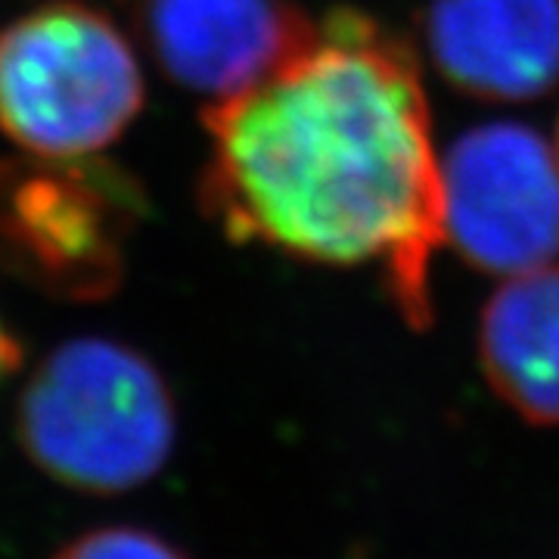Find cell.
<instances>
[{
    "instance_id": "6da1fadb",
    "label": "cell",
    "mask_w": 559,
    "mask_h": 559,
    "mask_svg": "<svg viewBox=\"0 0 559 559\" xmlns=\"http://www.w3.org/2000/svg\"><path fill=\"white\" fill-rule=\"evenodd\" d=\"M202 121V209L227 240L326 267L377 264L404 323H432L441 159L417 53L399 32L336 7Z\"/></svg>"
},
{
    "instance_id": "7a4b0ae2",
    "label": "cell",
    "mask_w": 559,
    "mask_h": 559,
    "mask_svg": "<svg viewBox=\"0 0 559 559\" xmlns=\"http://www.w3.org/2000/svg\"><path fill=\"white\" fill-rule=\"evenodd\" d=\"M16 432L53 481L81 495H124L171 460L178 407L159 367L138 348L81 336L32 370Z\"/></svg>"
},
{
    "instance_id": "3957f363",
    "label": "cell",
    "mask_w": 559,
    "mask_h": 559,
    "mask_svg": "<svg viewBox=\"0 0 559 559\" xmlns=\"http://www.w3.org/2000/svg\"><path fill=\"white\" fill-rule=\"evenodd\" d=\"M143 100L134 44L87 3H47L0 32V131L25 156L94 159Z\"/></svg>"
},
{
    "instance_id": "277c9868",
    "label": "cell",
    "mask_w": 559,
    "mask_h": 559,
    "mask_svg": "<svg viewBox=\"0 0 559 559\" xmlns=\"http://www.w3.org/2000/svg\"><path fill=\"white\" fill-rule=\"evenodd\" d=\"M140 215L138 183L100 156L0 162V267L53 299L109 296Z\"/></svg>"
},
{
    "instance_id": "5b68a950",
    "label": "cell",
    "mask_w": 559,
    "mask_h": 559,
    "mask_svg": "<svg viewBox=\"0 0 559 559\" xmlns=\"http://www.w3.org/2000/svg\"><path fill=\"white\" fill-rule=\"evenodd\" d=\"M444 242L469 267L513 277L559 255V153L520 121L463 131L441 159Z\"/></svg>"
},
{
    "instance_id": "8992f818",
    "label": "cell",
    "mask_w": 559,
    "mask_h": 559,
    "mask_svg": "<svg viewBox=\"0 0 559 559\" xmlns=\"http://www.w3.org/2000/svg\"><path fill=\"white\" fill-rule=\"evenodd\" d=\"M140 22L168 79L212 103L271 75L314 25L286 0H143Z\"/></svg>"
},
{
    "instance_id": "52a82bcc",
    "label": "cell",
    "mask_w": 559,
    "mask_h": 559,
    "mask_svg": "<svg viewBox=\"0 0 559 559\" xmlns=\"http://www.w3.org/2000/svg\"><path fill=\"white\" fill-rule=\"evenodd\" d=\"M426 50L441 79L488 103H532L559 84V0H432Z\"/></svg>"
},
{
    "instance_id": "ba28073f",
    "label": "cell",
    "mask_w": 559,
    "mask_h": 559,
    "mask_svg": "<svg viewBox=\"0 0 559 559\" xmlns=\"http://www.w3.org/2000/svg\"><path fill=\"white\" fill-rule=\"evenodd\" d=\"M485 382L532 426H559V261L513 274L481 308Z\"/></svg>"
},
{
    "instance_id": "9c48e42d",
    "label": "cell",
    "mask_w": 559,
    "mask_h": 559,
    "mask_svg": "<svg viewBox=\"0 0 559 559\" xmlns=\"http://www.w3.org/2000/svg\"><path fill=\"white\" fill-rule=\"evenodd\" d=\"M53 559H187L171 540L138 525H106L69 540Z\"/></svg>"
},
{
    "instance_id": "30bf717a",
    "label": "cell",
    "mask_w": 559,
    "mask_h": 559,
    "mask_svg": "<svg viewBox=\"0 0 559 559\" xmlns=\"http://www.w3.org/2000/svg\"><path fill=\"white\" fill-rule=\"evenodd\" d=\"M20 360H22L20 342H16V336L7 330V323L0 320V382L7 380V377L20 367Z\"/></svg>"
},
{
    "instance_id": "8fae6325",
    "label": "cell",
    "mask_w": 559,
    "mask_h": 559,
    "mask_svg": "<svg viewBox=\"0 0 559 559\" xmlns=\"http://www.w3.org/2000/svg\"><path fill=\"white\" fill-rule=\"evenodd\" d=\"M554 146H557V153H559V121H557V140H554Z\"/></svg>"
}]
</instances>
